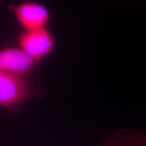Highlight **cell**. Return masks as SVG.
<instances>
[{
	"instance_id": "3",
	"label": "cell",
	"mask_w": 146,
	"mask_h": 146,
	"mask_svg": "<svg viewBox=\"0 0 146 146\" xmlns=\"http://www.w3.org/2000/svg\"><path fill=\"white\" fill-rule=\"evenodd\" d=\"M10 10L25 31L45 28L50 21V11L44 5L34 1H27L11 5Z\"/></svg>"
},
{
	"instance_id": "5",
	"label": "cell",
	"mask_w": 146,
	"mask_h": 146,
	"mask_svg": "<svg viewBox=\"0 0 146 146\" xmlns=\"http://www.w3.org/2000/svg\"><path fill=\"white\" fill-rule=\"evenodd\" d=\"M103 146H146V136L134 129H123L110 137Z\"/></svg>"
},
{
	"instance_id": "1",
	"label": "cell",
	"mask_w": 146,
	"mask_h": 146,
	"mask_svg": "<svg viewBox=\"0 0 146 146\" xmlns=\"http://www.w3.org/2000/svg\"><path fill=\"white\" fill-rule=\"evenodd\" d=\"M41 91L27 78L0 70V106L15 112L29 98L41 96Z\"/></svg>"
},
{
	"instance_id": "2",
	"label": "cell",
	"mask_w": 146,
	"mask_h": 146,
	"mask_svg": "<svg viewBox=\"0 0 146 146\" xmlns=\"http://www.w3.org/2000/svg\"><path fill=\"white\" fill-rule=\"evenodd\" d=\"M18 43L21 50L37 62L52 53L56 40L50 30L42 28L25 31L18 36Z\"/></svg>"
},
{
	"instance_id": "4",
	"label": "cell",
	"mask_w": 146,
	"mask_h": 146,
	"mask_svg": "<svg viewBox=\"0 0 146 146\" xmlns=\"http://www.w3.org/2000/svg\"><path fill=\"white\" fill-rule=\"evenodd\" d=\"M36 62L21 49L8 47L0 50V70L27 78Z\"/></svg>"
}]
</instances>
